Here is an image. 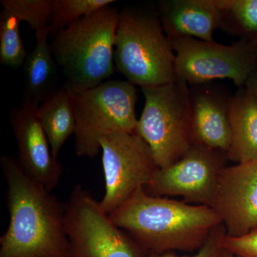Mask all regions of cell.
Wrapping results in <instances>:
<instances>
[{
	"label": "cell",
	"mask_w": 257,
	"mask_h": 257,
	"mask_svg": "<svg viewBox=\"0 0 257 257\" xmlns=\"http://www.w3.org/2000/svg\"><path fill=\"white\" fill-rule=\"evenodd\" d=\"M8 189V229L0 237V257H67L65 203L29 177L18 160L0 157Z\"/></svg>",
	"instance_id": "cell-1"
},
{
	"label": "cell",
	"mask_w": 257,
	"mask_h": 257,
	"mask_svg": "<svg viewBox=\"0 0 257 257\" xmlns=\"http://www.w3.org/2000/svg\"><path fill=\"white\" fill-rule=\"evenodd\" d=\"M149 254L199 250L222 224L211 207L149 195L140 187L109 214Z\"/></svg>",
	"instance_id": "cell-2"
},
{
	"label": "cell",
	"mask_w": 257,
	"mask_h": 257,
	"mask_svg": "<svg viewBox=\"0 0 257 257\" xmlns=\"http://www.w3.org/2000/svg\"><path fill=\"white\" fill-rule=\"evenodd\" d=\"M119 10L108 6L68 25L53 37L51 52L74 92L96 87L114 72Z\"/></svg>",
	"instance_id": "cell-3"
},
{
	"label": "cell",
	"mask_w": 257,
	"mask_h": 257,
	"mask_svg": "<svg viewBox=\"0 0 257 257\" xmlns=\"http://www.w3.org/2000/svg\"><path fill=\"white\" fill-rule=\"evenodd\" d=\"M115 67L141 88L177 80L175 55L156 11L127 8L119 13Z\"/></svg>",
	"instance_id": "cell-4"
},
{
	"label": "cell",
	"mask_w": 257,
	"mask_h": 257,
	"mask_svg": "<svg viewBox=\"0 0 257 257\" xmlns=\"http://www.w3.org/2000/svg\"><path fill=\"white\" fill-rule=\"evenodd\" d=\"M145 106L136 133L146 142L159 169L181 160L194 144L190 87L183 81L141 88Z\"/></svg>",
	"instance_id": "cell-5"
},
{
	"label": "cell",
	"mask_w": 257,
	"mask_h": 257,
	"mask_svg": "<svg viewBox=\"0 0 257 257\" xmlns=\"http://www.w3.org/2000/svg\"><path fill=\"white\" fill-rule=\"evenodd\" d=\"M138 93L127 81L109 80L74 92V147L78 157H95L100 140L111 132L136 133Z\"/></svg>",
	"instance_id": "cell-6"
},
{
	"label": "cell",
	"mask_w": 257,
	"mask_h": 257,
	"mask_svg": "<svg viewBox=\"0 0 257 257\" xmlns=\"http://www.w3.org/2000/svg\"><path fill=\"white\" fill-rule=\"evenodd\" d=\"M67 257H149L111 220L91 193L77 184L65 203Z\"/></svg>",
	"instance_id": "cell-7"
},
{
	"label": "cell",
	"mask_w": 257,
	"mask_h": 257,
	"mask_svg": "<svg viewBox=\"0 0 257 257\" xmlns=\"http://www.w3.org/2000/svg\"><path fill=\"white\" fill-rule=\"evenodd\" d=\"M169 40L175 52L177 79L189 86L228 79L241 88L257 69L256 53L249 40H239L231 45L189 37Z\"/></svg>",
	"instance_id": "cell-8"
},
{
	"label": "cell",
	"mask_w": 257,
	"mask_h": 257,
	"mask_svg": "<svg viewBox=\"0 0 257 257\" xmlns=\"http://www.w3.org/2000/svg\"><path fill=\"white\" fill-rule=\"evenodd\" d=\"M105 194L99 202L109 214L148 183L158 170L151 150L137 133L116 130L100 140Z\"/></svg>",
	"instance_id": "cell-9"
},
{
	"label": "cell",
	"mask_w": 257,
	"mask_h": 257,
	"mask_svg": "<svg viewBox=\"0 0 257 257\" xmlns=\"http://www.w3.org/2000/svg\"><path fill=\"white\" fill-rule=\"evenodd\" d=\"M227 153L194 143L181 160L159 169L143 187L153 197H181L184 202L211 207Z\"/></svg>",
	"instance_id": "cell-10"
},
{
	"label": "cell",
	"mask_w": 257,
	"mask_h": 257,
	"mask_svg": "<svg viewBox=\"0 0 257 257\" xmlns=\"http://www.w3.org/2000/svg\"><path fill=\"white\" fill-rule=\"evenodd\" d=\"M211 207L226 235L238 237L257 227V160L226 166L221 172Z\"/></svg>",
	"instance_id": "cell-11"
},
{
	"label": "cell",
	"mask_w": 257,
	"mask_h": 257,
	"mask_svg": "<svg viewBox=\"0 0 257 257\" xmlns=\"http://www.w3.org/2000/svg\"><path fill=\"white\" fill-rule=\"evenodd\" d=\"M37 109L26 104L13 108L10 124L18 145L19 165L29 177L51 192L60 182L62 167L52 155Z\"/></svg>",
	"instance_id": "cell-12"
},
{
	"label": "cell",
	"mask_w": 257,
	"mask_h": 257,
	"mask_svg": "<svg viewBox=\"0 0 257 257\" xmlns=\"http://www.w3.org/2000/svg\"><path fill=\"white\" fill-rule=\"evenodd\" d=\"M189 87L194 143L227 153L231 143L229 104L232 96L211 82Z\"/></svg>",
	"instance_id": "cell-13"
},
{
	"label": "cell",
	"mask_w": 257,
	"mask_h": 257,
	"mask_svg": "<svg viewBox=\"0 0 257 257\" xmlns=\"http://www.w3.org/2000/svg\"><path fill=\"white\" fill-rule=\"evenodd\" d=\"M156 12L169 40L189 37L214 41V32L221 29L214 0H165L159 2Z\"/></svg>",
	"instance_id": "cell-14"
},
{
	"label": "cell",
	"mask_w": 257,
	"mask_h": 257,
	"mask_svg": "<svg viewBox=\"0 0 257 257\" xmlns=\"http://www.w3.org/2000/svg\"><path fill=\"white\" fill-rule=\"evenodd\" d=\"M49 35V30L35 32V46L23 65L25 87L23 104L35 109L57 90V64L47 41Z\"/></svg>",
	"instance_id": "cell-15"
},
{
	"label": "cell",
	"mask_w": 257,
	"mask_h": 257,
	"mask_svg": "<svg viewBox=\"0 0 257 257\" xmlns=\"http://www.w3.org/2000/svg\"><path fill=\"white\" fill-rule=\"evenodd\" d=\"M231 143L228 160L236 164L257 160V102L251 94L240 88L229 104Z\"/></svg>",
	"instance_id": "cell-16"
},
{
	"label": "cell",
	"mask_w": 257,
	"mask_h": 257,
	"mask_svg": "<svg viewBox=\"0 0 257 257\" xmlns=\"http://www.w3.org/2000/svg\"><path fill=\"white\" fill-rule=\"evenodd\" d=\"M36 114L48 138L52 155L57 159L64 143L75 133L74 92L62 86L39 106Z\"/></svg>",
	"instance_id": "cell-17"
},
{
	"label": "cell",
	"mask_w": 257,
	"mask_h": 257,
	"mask_svg": "<svg viewBox=\"0 0 257 257\" xmlns=\"http://www.w3.org/2000/svg\"><path fill=\"white\" fill-rule=\"evenodd\" d=\"M221 17V29L240 40L257 35V0H214Z\"/></svg>",
	"instance_id": "cell-18"
},
{
	"label": "cell",
	"mask_w": 257,
	"mask_h": 257,
	"mask_svg": "<svg viewBox=\"0 0 257 257\" xmlns=\"http://www.w3.org/2000/svg\"><path fill=\"white\" fill-rule=\"evenodd\" d=\"M21 21L15 15L3 9L0 13V63L18 69L25 64L28 53L20 35Z\"/></svg>",
	"instance_id": "cell-19"
},
{
	"label": "cell",
	"mask_w": 257,
	"mask_h": 257,
	"mask_svg": "<svg viewBox=\"0 0 257 257\" xmlns=\"http://www.w3.org/2000/svg\"><path fill=\"white\" fill-rule=\"evenodd\" d=\"M116 3L113 0H54L53 15L49 32L55 36L79 19L89 16Z\"/></svg>",
	"instance_id": "cell-20"
},
{
	"label": "cell",
	"mask_w": 257,
	"mask_h": 257,
	"mask_svg": "<svg viewBox=\"0 0 257 257\" xmlns=\"http://www.w3.org/2000/svg\"><path fill=\"white\" fill-rule=\"evenodd\" d=\"M0 3L3 9L28 24L35 32L50 29L54 0H2Z\"/></svg>",
	"instance_id": "cell-21"
},
{
	"label": "cell",
	"mask_w": 257,
	"mask_h": 257,
	"mask_svg": "<svg viewBox=\"0 0 257 257\" xmlns=\"http://www.w3.org/2000/svg\"><path fill=\"white\" fill-rule=\"evenodd\" d=\"M226 235L225 226L221 224L211 231L202 247L192 256H182L172 252H167L160 254H150L149 257H224L225 250L222 242Z\"/></svg>",
	"instance_id": "cell-22"
},
{
	"label": "cell",
	"mask_w": 257,
	"mask_h": 257,
	"mask_svg": "<svg viewBox=\"0 0 257 257\" xmlns=\"http://www.w3.org/2000/svg\"><path fill=\"white\" fill-rule=\"evenodd\" d=\"M223 247L236 257H257V227L248 234L238 237L226 235Z\"/></svg>",
	"instance_id": "cell-23"
},
{
	"label": "cell",
	"mask_w": 257,
	"mask_h": 257,
	"mask_svg": "<svg viewBox=\"0 0 257 257\" xmlns=\"http://www.w3.org/2000/svg\"><path fill=\"white\" fill-rule=\"evenodd\" d=\"M243 87L251 94L257 102V69L250 74Z\"/></svg>",
	"instance_id": "cell-24"
},
{
	"label": "cell",
	"mask_w": 257,
	"mask_h": 257,
	"mask_svg": "<svg viewBox=\"0 0 257 257\" xmlns=\"http://www.w3.org/2000/svg\"><path fill=\"white\" fill-rule=\"evenodd\" d=\"M249 41L251 42L253 50L255 51V53H256L257 58V35L253 37V38L251 39V40H250Z\"/></svg>",
	"instance_id": "cell-25"
},
{
	"label": "cell",
	"mask_w": 257,
	"mask_h": 257,
	"mask_svg": "<svg viewBox=\"0 0 257 257\" xmlns=\"http://www.w3.org/2000/svg\"><path fill=\"white\" fill-rule=\"evenodd\" d=\"M224 257H236V256H235L234 255L232 254V253L228 252V251H226V250H225Z\"/></svg>",
	"instance_id": "cell-26"
}]
</instances>
